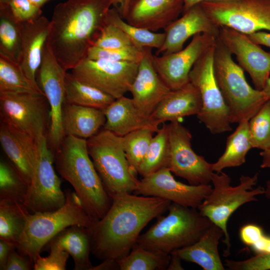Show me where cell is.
Masks as SVG:
<instances>
[{
  "label": "cell",
  "mask_w": 270,
  "mask_h": 270,
  "mask_svg": "<svg viewBox=\"0 0 270 270\" xmlns=\"http://www.w3.org/2000/svg\"><path fill=\"white\" fill-rule=\"evenodd\" d=\"M104 216L90 228L91 253L102 261L128 255L147 224L168 210L171 202L157 197L124 194L112 198Z\"/></svg>",
  "instance_id": "cell-1"
},
{
  "label": "cell",
  "mask_w": 270,
  "mask_h": 270,
  "mask_svg": "<svg viewBox=\"0 0 270 270\" xmlns=\"http://www.w3.org/2000/svg\"><path fill=\"white\" fill-rule=\"evenodd\" d=\"M111 6L110 0H67L56 6L46 44L66 71L86 58Z\"/></svg>",
  "instance_id": "cell-2"
},
{
  "label": "cell",
  "mask_w": 270,
  "mask_h": 270,
  "mask_svg": "<svg viewBox=\"0 0 270 270\" xmlns=\"http://www.w3.org/2000/svg\"><path fill=\"white\" fill-rule=\"evenodd\" d=\"M54 157L56 170L72 186L88 214L96 221L103 218L112 198L104 189L89 155L86 140L65 136Z\"/></svg>",
  "instance_id": "cell-3"
},
{
  "label": "cell",
  "mask_w": 270,
  "mask_h": 270,
  "mask_svg": "<svg viewBox=\"0 0 270 270\" xmlns=\"http://www.w3.org/2000/svg\"><path fill=\"white\" fill-rule=\"evenodd\" d=\"M168 214L140 235L136 244L148 250L170 254L196 242L213 224L197 208L171 202Z\"/></svg>",
  "instance_id": "cell-4"
},
{
  "label": "cell",
  "mask_w": 270,
  "mask_h": 270,
  "mask_svg": "<svg viewBox=\"0 0 270 270\" xmlns=\"http://www.w3.org/2000/svg\"><path fill=\"white\" fill-rule=\"evenodd\" d=\"M65 195L60 208L28 215L16 250L34 263L48 242L64 229L74 225L92 228L97 222L86 212L75 192L68 189Z\"/></svg>",
  "instance_id": "cell-5"
},
{
  "label": "cell",
  "mask_w": 270,
  "mask_h": 270,
  "mask_svg": "<svg viewBox=\"0 0 270 270\" xmlns=\"http://www.w3.org/2000/svg\"><path fill=\"white\" fill-rule=\"evenodd\" d=\"M214 70L228 106L232 124L249 120L268 100L262 90L249 84L244 70L234 62L232 54L218 38L214 56Z\"/></svg>",
  "instance_id": "cell-6"
},
{
  "label": "cell",
  "mask_w": 270,
  "mask_h": 270,
  "mask_svg": "<svg viewBox=\"0 0 270 270\" xmlns=\"http://www.w3.org/2000/svg\"><path fill=\"white\" fill-rule=\"evenodd\" d=\"M86 144L94 168L110 197L133 193L140 180L126 157L122 136L103 128L88 139Z\"/></svg>",
  "instance_id": "cell-7"
},
{
  "label": "cell",
  "mask_w": 270,
  "mask_h": 270,
  "mask_svg": "<svg viewBox=\"0 0 270 270\" xmlns=\"http://www.w3.org/2000/svg\"><path fill=\"white\" fill-rule=\"evenodd\" d=\"M258 173L252 176H242L240 184L230 186L231 179L226 173L214 172L211 182L213 187L198 208L199 212L208 218L213 224L223 231L226 245L224 256L230 254L231 246L228 230V222L230 216L242 205L251 202L257 201V196L264 194V188L256 184Z\"/></svg>",
  "instance_id": "cell-8"
},
{
  "label": "cell",
  "mask_w": 270,
  "mask_h": 270,
  "mask_svg": "<svg viewBox=\"0 0 270 270\" xmlns=\"http://www.w3.org/2000/svg\"><path fill=\"white\" fill-rule=\"evenodd\" d=\"M216 44L195 63L189 74V82L197 88L200 96L202 107L196 115L198 119L212 134H219L232 128L230 111L214 74Z\"/></svg>",
  "instance_id": "cell-9"
},
{
  "label": "cell",
  "mask_w": 270,
  "mask_h": 270,
  "mask_svg": "<svg viewBox=\"0 0 270 270\" xmlns=\"http://www.w3.org/2000/svg\"><path fill=\"white\" fill-rule=\"evenodd\" d=\"M36 141V162L24 204L34 213L53 212L64 205L66 195L54 168V153L47 136Z\"/></svg>",
  "instance_id": "cell-10"
},
{
  "label": "cell",
  "mask_w": 270,
  "mask_h": 270,
  "mask_svg": "<svg viewBox=\"0 0 270 270\" xmlns=\"http://www.w3.org/2000/svg\"><path fill=\"white\" fill-rule=\"evenodd\" d=\"M216 26L246 34L270 30V0H210L200 4Z\"/></svg>",
  "instance_id": "cell-11"
},
{
  "label": "cell",
  "mask_w": 270,
  "mask_h": 270,
  "mask_svg": "<svg viewBox=\"0 0 270 270\" xmlns=\"http://www.w3.org/2000/svg\"><path fill=\"white\" fill-rule=\"evenodd\" d=\"M1 122L30 136L36 140L48 136L49 104L44 94L0 92Z\"/></svg>",
  "instance_id": "cell-12"
},
{
  "label": "cell",
  "mask_w": 270,
  "mask_h": 270,
  "mask_svg": "<svg viewBox=\"0 0 270 270\" xmlns=\"http://www.w3.org/2000/svg\"><path fill=\"white\" fill-rule=\"evenodd\" d=\"M66 72L46 44L36 80L50 106V122L47 138L53 153L58 149L65 137L62 126V114L65 103Z\"/></svg>",
  "instance_id": "cell-13"
},
{
  "label": "cell",
  "mask_w": 270,
  "mask_h": 270,
  "mask_svg": "<svg viewBox=\"0 0 270 270\" xmlns=\"http://www.w3.org/2000/svg\"><path fill=\"white\" fill-rule=\"evenodd\" d=\"M170 148L168 168L190 184H208L214 172L212 164L197 154L191 144L192 134L180 121L168 124Z\"/></svg>",
  "instance_id": "cell-14"
},
{
  "label": "cell",
  "mask_w": 270,
  "mask_h": 270,
  "mask_svg": "<svg viewBox=\"0 0 270 270\" xmlns=\"http://www.w3.org/2000/svg\"><path fill=\"white\" fill-rule=\"evenodd\" d=\"M138 64L85 58L71 70V73L116 99L129 92Z\"/></svg>",
  "instance_id": "cell-15"
},
{
  "label": "cell",
  "mask_w": 270,
  "mask_h": 270,
  "mask_svg": "<svg viewBox=\"0 0 270 270\" xmlns=\"http://www.w3.org/2000/svg\"><path fill=\"white\" fill-rule=\"evenodd\" d=\"M217 38L212 34H198L180 50L160 56L152 54L154 68L170 90L180 88L189 82V74L193 66L216 43Z\"/></svg>",
  "instance_id": "cell-16"
},
{
  "label": "cell",
  "mask_w": 270,
  "mask_h": 270,
  "mask_svg": "<svg viewBox=\"0 0 270 270\" xmlns=\"http://www.w3.org/2000/svg\"><path fill=\"white\" fill-rule=\"evenodd\" d=\"M212 187L210 184H186L176 180L167 168L142 177L134 194L154 196L182 206L197 208Z\"/></svg>",
  "instance_id": "cell-17"
},
{
  "label": "cell",
  "mask_w": 270,
  "mask_h": 270,
  "mask_svg": "<svg viewBox=\"0 0 270 270\" xmlns=\"http://www.w3.org/2000/svg\"><path fill=\"white\" fill-rule=\"evenodd\" d=\"M219 28L218 38L248 74L255 88L262 90L270 74V52L264 50L246 34L227 26Z\"/></svg>",
  "instance_id": "cell-18"
},
{
  "label": "cell",
  "mask_w": 270,
  "mask_h": 270,
  "mask_svg": "<svg viewBox=\"0 0 270 270\" xmlns=\"http://www.w3.org/2000/svg\"><path fill=\"white\" fill-rule=\"evenodd\" d=\"M152 48H144V56L129 88L136 108L144 116L150 117L158 105L170 90L158 76L152 60Z\"/></svg>",
  "instance_id": "cell-19"
},
{
  "label": "cell",
  "mask_w": 270,
  "mask_h": 270,
  "mask_svg": "<svg viewBox=\"0 0 270 270\" xmlns=\"http://www.w3.org/2000/svg\"><path fill=\"white\" fill-rule=\"evenodd\" d=\"M164 30L165 39L154 54L160 56L178 52L188 39L201 33L218 37L220 28L208 17L200 4L194 6Z\"/></svg>",
  "instance_id": "cell-20"
},
{
  "label": "cell",
  "mask_w": 270,
  "mask_h": 270,
  "mask_svg": "<svg viewBox=\"0 0 270 270\" xmlns=\"http://www.w3.org/2000/svg\"><path fill=\"white\" fill-rule=\"evenodd\" d=\"M184 6V0H130L124 19L131 25L156 32L177 19Z\"/></svg>",
  "instance_id": "cell-21"
},
{
  "label": "cell",
  "mask_w": 270,
  "mask_h": 270,
  "mask_svg": "<svg viewBox=\"0 0 270 270\" xmlns=\"http://www.w3.org/2000/svg\"><path fill=\"white\" fill-rule=\"evenodd\" d=\"M0 142L8 160L28 185L36 158V141L28 134L1 122Z\"/></svg>",
  "instance_id": "cell-22"
},
{
  "label": "cell",
  "mask_w": 270,
  "mask_h": 270,
  "mask_svg": "<svg viewBox=\"0 0 270 270\" xmlns=\"http://www.w3.org/2000/svg\"><path fill=\"white\" fill-rule=\"evenodd\" d=\"M106 120L104 128L120 136L138 130L148 128L156 133L162 123L144 115L135 106L132 98L122 96L104 110Z\"/></svg>",
  "instance_id": "cell-23"
},
{
  "label": "cell",
  "mask_w": 270,
  "mask_h": 270,
  "mask_svg": "<svg viewBox=\"0 0 270 270\" xmlns=\"http://www.w3.org/2000/svg\"><path fill=\"white\" fill-rule=\"evenodd\" d=\"M50 21L45 16L21 22L22 48L19 64L25 75L36 82V72L42 62Z\"/></svg>",
  "instance_id": "cell-24"
},
{
  "label": "cell",
  "mask_w": 270,
  "mask_h": 270,
  "mask_svg": "<svg viewBox=\"0 0 270 270\" xmlns=\"http://www.w3.org/2000/svg\"><path fill=\"white\" fill-rule=\"evenodd\" d=\"M201 107L200 92L189 82L180 88L170 90L150 117L162 123L166 121H180L184 117L197 115Z\"/></svg>",
  "instance_id": "cell-25"
},
{
  "label": "cell",
  "mask_w": 270,
  "mask_h": 270,
  "mask_svg": "<svg viewBox=\"0 0 270 270\" xmlns=\"http://www.w3.org/2000/svg\"><path fill=\"white\" fill-rule=\"evenodd\" d=\"M90 228L74 225L64 229L54 236L42 250L54 247L67 252L74 262V270H92L90 260L91 252Z\"/></svg>",
  "instance_id": "cell-26"
},
{
  "label": "cell",
  "mask_w": 270,
  "mask_h": 270,
  "mask_svg": "<svg viewBox=\"0 0 270 270\" xmlns=\"http://www.w3.org/2000/svg\"><path fill=\"white\" fill-rule=\"evenodd\" d=\"M106 120L104 110L65 102L62 126L65 136L88 139L104 128Z\"/></svg>",
  "instance_id": "cell-27"
},
{
  "label": "cell",
  "mask_w": 270,
  "mask_h": 270,
  "mask_svg": "<svg viewBox=\"0 0 270 270\" xmlns=\"http://www.w3.org/2000/svg\"><path fill=\"white\" fill-rule=\"evenodd\" d=\"M223 236L222 230L212 224L196 242L174 252L182 260L194 262L204 270H224L218 250Z\"/></svg>",
  "instance_id": "cell-28"
},
{
  "label": "cell",
  "mask_w": 270,
  "mask_h": 270,
  "mask_svg": "<svg viewBox=\"0 0 270 270\" xmlns=\"http://www.w3.org/2000/svg\"><path fill=\"white\" fill-rule=\"evenodd\" d=\"M252 148L248 120L241 121L228 137L224 153L212 164L213 171L218 174L224 168L240 166L245 162L246 156Z\"/></svg>",
  "instance_id": "cell-29"
},
{
  "label": "cell",
  "mask_w": 270,
  "mask_h": 270,
  "mask_svg": "<svg viewBox=\"0 0 270 270\" xmlns=\"http://www.w3.org/2000/svg\"><path fill=\"white\" fill-rule=\"evenodd\" d=\"M65 90V102L68 104L104 110L115 100L108 94L67 72Z\"/></svg>",
  "instance_id": "cell-30"
},
{
  "label": "cell",
  "mask_w": 270,
  "mask_h": 270,
  "mask_svg": "<svg viewBox=\"0 0 270 270\" xmlns=\"http://www.w3.org/2000/svg\"><path fill=\"white\" fill-rule=\"evenodd\" d=\"M29 214L24 204L0 200V239L16 247Z\"/></svg>",
  "instance_id": "cell-31"
},
{
  "label": "cell",
  "mask_w": 270,
  "mask_h": 270,
  "mask_svg": "<svg viewBox=\"0 0 270 270\" xmlns=\"http://www.w3.org/2000/svg\"><path fill=\"white\" fill-rule=\"evenodd\" d=\"M170 156L168 126L164 122L153 136L138 167V174L144 177L162 168H168Z\"/></svg>",
  "instance_id": "cell-32"
},
{
  "label": "cell",
  "mask_w": 270,
  "mask_h": 270,
  "mask_svg": "<svg viewBox=\"0 0 270 270\" xmlns=\"http://www.w3.org/2000/svg\"><path fill=\"white\" fill-rule=\"evenodd\" d=\"M0 92L42 94L36 82L29 79L20 64L0 54Z\"/></svg>",
  "instance_id": "cell-33"
},
{
  "label": "cell",
  "mask_w": 270,
  "mask_h": 270,
  "mask_svg": "<svg viewBox=\"0 0 270 270\" xmlns=\"http://www.w3.org/2000/svg\"><path fill=\"white\" fill-rule=\"evenodd\" d=\"M22 48L21 22L9 6H0V54L19 64Z\"/></svg>",
  "instance_id": "cell-34"
},
{
  "label": "cell",
  "mask_w": 270,
  "mask_h": 270,
  "mask_svg": "<svg viewBox=\"0 0 270 270\" xmlns=\"http://www.w3.org/2000/svg\"><path fill=\"white\" fill-rule=\"evenodd\" d=\"M106 21L120 28L127 36L132 45L140 50L145 48L158 50L164 42V32H156L131 25L120 16L115 8H110L108 10Z\"/></svg>",
  "instance_id": "cell-35"
},
{
  "label": "cell",
  "mask_w": 270,
  "mask_h": 270,
  "mask_svg": "<svg viewBox=\"0 0 270 270\" xmlns=\"http://www.w3.org/2000/svg\"><path fill=\"white\" fill-rule=\"evenodd\" d=\"M170 254L150 250L136 244L126 256L116 262L120 270H167Z\"/></svg>",
  "instance_id": "cell-36"
},
{
  "label": "cell",
  "mask_w": 270,
  "mask_h": 270,
  "mask_svg": "<svg viewBox=\"0 0 270 270\" xmlns=\"http://www.w3.org/2000/svg\"><path fill=\"white\" fill-rule=\"evenodd\" d=\"M28 185L8 160L0 161V200L24 204Z\"/></svg>",
  "instance_id": "cell-37"
},
{
  "label": "cell",
  "mask_w": 270,
  "mask_h": 270,
  "mask_svg": "<svg viewBox=\"0 0 270 270\" xmlns=\"http://www.w3.org/2000/svg\"><path fill=\"white\" fill-rule=\"evenodd\" d=\"M156 133L144 128L136 130L122 136V144L126 157L132 168L138 174V167Z\"/></svg>",
  "instance_id": "cell-38"
},
{
  "label": "cell",
  "mask_w": 270,
  "mask_h": 270,
  "mask_svg": "<svg viewBox=\"0 0 270 270\" xmlns=\"http://www.w3.org/2000/svg\"><path fill=\"white\" fill-rule=\"evenodd\" d=\"M248 128L253 148L263 150L270 148V100L250 119Z\"/></svg>",
  "instance_id": "cell-39"
},
{
  "label": "cell",
  "mask_w": 270,
  "mask_h": 270,
  "mask_svg": "<svg viewBox=\"0 0 270 270\" xmlns=\"http://www.w3.org/2000/svg\"><path fill=\"white\" fill-rule=\"evenodd\" d=\"M143 50L134 46L110 49L92 46L88 49L86 58L139 63L144 56Z\"/></svg>",
  "instance_id": "cell-40"
},
{
  "label": "cell",
  "mask_w": 270,
  "mask_h": 270,
  "mask_svg": "<svg viewBox=\"0 0 270 270\" xmlns=\"http://www.w3.org/2000/svg\"><path fill=\"white\" fill-rule=\"evenodd\" d=\"M130 46L133 45L127 36L120 28L108 21L94 45L109 49Z\"/></svg>",
  "instance_id": "cell-41"
},
{
  "label": "cell",
  "mask_w": 270,
  "mask_h": 270,
  "mask_svg": "<svg viewBox=\"0 0 270 270\" xmlns=\"http://www.w3.org/2000/svg\"><path fill=\"white\" fill-rule=\"evenodd\" d=\"M47 250L50 254L46 257L39 256L36 260L34 270H65L69 254L58 248L51 247Z\"/></svg>",
  "instance_id": "cell-42"
},
{
  "label": "cell",
  "mask_w": 270,
  "mask_h": 270,
  "mask_svg": "<svg viewBox=\"0 0 270 270\" xmlns=\"http://www.w3.org/2000/svg\"><path fill=\"white\" fill-rule=\"evenodd\" d=\"M224 264L231 270H270V252L257 254L243 260H226Z\"/></svg>",
  "instance_id": "cell-43"
},
{
  "label": "cell",
  "mask_w": 270,
  "mask_h": 270,
  "mask_svg": "<svg viewBox=\"0 0 270 270\" xmlns=\"http://www.w3.org/2000/svg\"><path fill=\"white\" fill-rule=\"evenodd\" d=\"M9 6L13 16L19 22L30 21L42 16V8L30 0H12Z\"/></svg>",
  "instance_id": "cell-44"
},
{
  "label": "cell",
  "mask_w": 270,
  "mask_h": 270,
  "mask_svg": "<svg viewBox=\"0 0 270 270\" xmlns=\"http://www.w3.org/2000/svg\"><path fill=\"white\" fill-rule=\"evenodd\" d=\"M240 236L244 244L252 246L255 251L262 245L266 238L262 228L253 224H246L242 228Z\"/></svg>",
  "instance_id": "cell-45"
},
{
  "label": "cell",
  "mask_w": 270,
  "mask_h": 270,
  "mask_svg": "<svg viewBox=\"0 0 270 270\" xmlns=\"http://www.w3.org/2000/svg\"><path fill=\"white\" fill-rule=\"evenodd\" d=\"M34 265L28 257L13 248L9 254L5 270H30L33 269Z\"/></svg>",
  "instance_id": "cell-46"
},
{
  "label": "cell",
  "mask_w": 270,
  "mask_h": 270,
  "mask_svg": "<svg viewBox=\"0 0 270 270\" xmlns=\"http://www.w3.org/2000/svg\"><path fill=\"white\" fill-rule=\"evenodd\" d=\"M13 248H16L14 245L0 239V270H5L9 254Z\"/></svg>",
  "instance_id": "cell-47"
},
{
  "label": "cell",
  "mask_w": 270,
  "mask_h": 270,
  "mask_svg": "<svg viewBox=\"0 0 270 270\" xmlns=\"http://www.w3.org/2000/svg\"><path fill=\"white\" fill-rule=\"evenodd\" d=\"M248 36L255 43L270 48V34L260 31Z\"/></svg>",
  "instance_id": "cell-48"
},
{
  "label": "cell",
  "mask_w": 270,
  "mask_h": 270,
  "mask_svg": "<svg viewBox=\"0 0 270 270\" xmlns=\"http://www.w3.org/2000/svg\"><path fill=\"white\" fill-rule=\"evenodd\" d=\"M112 6L115 8L120 16L124 19L126 15L130 0H110Z\"/></svg>",
  "instance_id": "cell-49"
},
{
  "label": "cell",
  "mask_w": 270,
  "mask_h": 270,
  "mask_svg": "<svg viewBox=\"0 0 270 270\" xmlns=\"http://www.w3.org/2000/svg\"><path fill=\"white\" fill-rule=\"evenodd\" d=\"M170 254V259L167 270H184L181 264L182 259L176 252H173Z\"/></svg>",
  "instance_id": "cell-50"
},
{
  "label": "cell",
  "mask_w": 270,
  "mask_h": 270,
  "mask_svg": "<svg viewBox=\"0 0 270 270\" xmlns=\"http://www.w3.org/2000/svg\"><path fill=\"white\" fill-rule=\"evenodd\" d=\"M119 270L118 266L116 261L112 260H104L100 264L94 266L92 268V270Z\"/></svg>",
  "instance_id": "cell-51"
},
{
  "label": "cell",
  "mask_w": 270,
  "mask_h": 270,
  "mask_svg": "<svg viewBox=\"0 0 270 270\" xmlns=\"http://www.w3.org/2000/svg\"><path fill=\"white\" fill-rule=\"evenodd\" d=\"M260 154L262 158L260 167L270 168V148L262 150Z\"/></svg>",
  "instance_id": "cell-52"
},
{
  "label": "cell",
  "mask_w": 270,
  "mask_h": 270,
  "mask_svg": "<svg viewBox=\"0 0 270 270\" xmlns=\"http://www.w3.org/2000/svg\"><path fill=\"white\" fill-rule=\"evenodd\" d=\"M210 0H184V6L182 13L185 12L195 5L199 4L203 2Z\"/></svg>",
  "instance_id": "cell-53"
},
{
  "label": "cell",
  "mask_w": 270,
  "mask_h": 270,
  "mask_svg": "<svg viewBox=\"0 0 270 270\" xmlns=\"http://www.w3.org/2000/svg\"><path fill=\"white\" fill-rule=\"evenodd\" d=\"M268 100H270V77L266 80L264 86L262 90Z\"/></svg>",
  "instance_id": "cell-54"
},
{
  "label": "cell",
  "mask_w": 270,
  "mask_h": 270,
  "mask_svg": "<svg viewBox=\"0 0 270 270\" xmlns=\"http://www.w3.org/2000/svg\"><path fill=\"white\" fill-rule=\"evenodd\" d=\"M32 4L36 6L42 8V6L51 0H30Z\"/></svg>",
  "instance_id": "cell-55"
},
{
  "label": "cell",
  "mask_w": 270,
  "mask_h": 270,
  "mask_svg": "<svg viewBox=\"0 0 270 270\" xmlns=\"http://www.w3.org/2000/svg\"><path fill=\"white\" fill-rule=\"evenodd\" d=\"M264 194L268 198L270 199V180L266 182Z\"/></svg>",
  "instance_id": "cell-56"
},
{
  "label": "cell",
  "mask_w": 270,
  "mask_h": 270,
  "mask_svg": "<svg viewBox=\"0 0 270 270\" xmlns=\"http://www.w3.org/2000/svg\"><path fill=\"white\" fill-rule=\"evenodd\" d=\"M12 0H0V6H9Z\"/></svg>",
  "instance_id": "cell-57"
}]
</instances>
